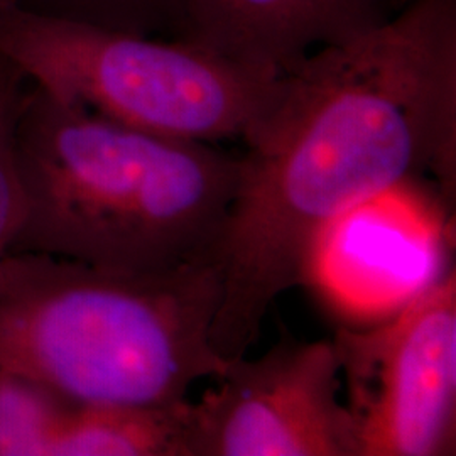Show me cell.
<instances>
[{
  "label": "cell",
  "instance_id": "obj_10",
  "mask_svg": "<svg viewBox=\"0 0 456 456\" xmlns=\"http://www.w3.org/2000/svg\"><path fill=\"white\" fill-rule=\"evenodd\" d=\"M56 16L124 33L180 37L186 0H51Z\"/></svg>",
  "mask_w": 456,
  "mask_h": 456
},
{
  "label": "cell",
  "instance_id": "obj_9",
  "mask_svg": "<svg viewBox=\"0 0 456 456\" xmlns=\"http://www.w3.org/2000/svg\"><path fill=\"white\" fill-rule=\"evenodd\" d=\"M71 401L0 363V456H48Z\"/></svg>",
  "mask_w": 456,
  "mask_h": 456
},
{
  "label": "cell",
  "instance_id": "obj_7",
  "mask_svg": "<svg viewBox=\"0 0 456 456\" xmlns=\"http://www.w3.org/2000/svg\"><path fill=\"white\" fill-rule=\"evenodd\" d=\"M401 0H186L180 41L276 75L395 14Z\"/></svg>",
  "mask_w": 456,
  "mask_h": 456
},
{
  "label": "cell",
  "instance_id": "obj_4",
  "mask_svg": "<svg viewBox=\"0 0 456 456\" xmlns=\"http://www.w3.org/2000/svg\"><path fill=\"white\" fill-rule=\"evenodd\" d=\"M0 60L53 98L139 131L216 144L254 131L284 75L180 39L100 28L0 0Z\"/></svg>",
  "mask_w": 456,
  "mask_h": 456
},
{
  "label": "cell",
  "instance_id": "obj_12",
  "mask_svg": "<svg viewBox=\"0 0 456 456\" xmlns=\"http://www.w3.org/2000/svg\"><path fill=\"white\" fill-rule=\"evenodd\" d=\"M401 2H403V4H406V2H409V0H401Z\"/></svg>",
  "mask_w": 456,
  "mask_h": 456
},
{
  "label": "cell",
  "instance_id": "obj_11",
  "mask_svg": "<svg viewBox=\"0 0 456 456\" xmlns=\"http://www.w3.org/2000/svg\"><path fill=\"white\" fill-rule=\"evenodd\" d=\"M17 103L16 92L0 82V257L9 252L22 213L20 186L12 152V122Z\"/></svg>",
  "mask_w": 456,
  "mask_h": 456
},
{
  "label": "cell",
  "instance_id": "obj_5",
  "mask_svg": "<svg viewBox=\"0 0 456 456\" xmlns=\"http://www.w3.org/2000/svg\"><path fill=\"white\" fill-rule=\"evenodd\" d=\"M355 456H448L456 448V276L429 282L369 331L335 337Z\"/></svg>",
  "mask_w": 456,
  "mask_h": 456
},
{
  "label": "cell",
  "instance_id": "obj_1",
  "mask_svg": "<svg viewBox=\"0 0 456 456\" xmlns=\"http://www.w3.org/2000/svg\"><path fill=\"white\" fill-rule=\"evenodd\" d=\"M244 142L216 252L222 299L210 343L225 360L245 357L273 303L305 279L345 216L426 173L453 186L455 94L426 49L379 28L286 73Z\"/></svg>",
  "mask_w": 456,
  "mask_h": 456
},
{
  "label": "cell",
  "instance_id": "obj_2",
  "mask_svg": "<svg viewBox=\"0 0 456 456\" xmlns=\"http://www.w3.org/2000/svg\"><path fill=\"white\" fill-rule=\"evenodd\" d=\"M12 152L22 213L9 252L154 273L216 261L240 156L139 131L34 88Z\"/></svg>",
  "mask_w": 456,
  "mask_h": 456
},
{
  "label": "cell",
  "instance_id": "obj_8",
  "mask_svg": "<svg viewBox=\"0 0 456 456\" xmlns=\"http://www.w3.org/2000/svg\"><path fill=\"white\" fill-rule=\"evenodd\" d=\"M48 456H195L193 403L77 404Z\"/></svg>",
  "mask_w": 456,
  "mask_h": 456
},
{
  "label": "cell",
  "instance_id": "obj_3",
  "mask_svg": "<svg viewBox=\"0 0 456 456\" xmlns=\"http://www.w3.org/2000/svg\"><path fill=\"white\" fill-rule=\"evenodd\" d=\"M216 261L126 273L34 252L0 257V363L73 404L186 399L228 360L210 343Z\"/></svg>",
  "mask_w": 456,
  "mask_h": 456
},
{
  "label": "cell",
  "instance_id": "obj_6",
  "mask_svg": "<svg viewBox=\"0 0 456 456\" xmlns=\"http://www.w3.org/2000/svg\"><path fill=\"white\" fill-rule=\"evenodd\" d=\"M215 380L193 403L195 456H355L333 340H282Z\"/></svg>",
  "mask_w": 456,
  "mask_h": 456
}]
</instances>
